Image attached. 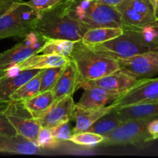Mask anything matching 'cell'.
I'll return each instance as SVG.
<instances>
[{"label": "cell", "instance_id": "obj_1", "mask_svg": "<svg viewBox=\"0 0 158 158\" xmlns=\"http://www.w3.org/2000/svg\"><path fill=\"white\" fill-rule=\"evenodd\" d=\"M86 30L69 15L64 0L59 6L42 14L32 31L47 39L77 42L82 40Z\"/></svg>", "mask_w": 158, "mask_h": 158}, {"label": "cell", "instance_id": "obj_2", "mask_svg": "<svg viewBox=\"0 0 158 158\" xmlns=\"http://www.w3.org/2000/svg\"><path fill=\"white\" fill-rule=\"evenodd\" d=\"M118 36L104 43L87 46L94 51L115 60L127 59L148 52L158 51V46L149 40L140 28H123Z\"/></svg>", "mask_w": 158, "mask_h": 158}, {"label": "cell", "instance_id": "obj_3", "mask_svg": "<svg viewBox=\"0 0 158 158\" xmlns=\"http://www.w3.org/2000/svg\"><path fill=\"white\" fill-rule=\"evenodd\" d=\"M69 15L86 29L123 28L121 16L116 6L97 0H66Z\"/></svg>", "mask_w": 158, "mask_h": 158}, {"label": "cell", "instance_id": "obj_4", "mask_svg": "<svg viewBox=\"0 0 158 158\" xmlns=\"http://www.w3.org/2000/svg\"><path fill=\"white\" fill-rule=\"evenodd\" d=\"M69 59L75 63L78 71V85L83 82L97 80L120 69L117 60L94 51L81 40L75 42Z\"/></svg>", "mask_w": 158, "mask_h": 158}, {"label": "cell", "instance_id": "obj_5", "mask_svg": "<svg viewBox=\"0 0 158 158\" xmlns=\"http://www.w3.org/2000/svg\"><path fill=\"white\" fill-rule=\"evenodd\" d=\"M152 119H138L123 122L114 131L103 135V140L100 144L103 146L138 144L153 140L152 135L148 131V125Z\"/></svg>", "mask_w": 158, "mask_h": 158}, {"label": "cell", "instance_id": "obj_6", "mask_svg": "<svg viewBox=\"0 0 158 158\" xmlns=\"http://www.w3.org/2000/svg\"><path fill=\"white\" fill-rule=\"evenodd\" d=\"M116 7L121 16L123 28H141L157 19L149 0H123Z\"/></svg>", "mask_w": 158, "mask_h": 158}, {"label": "cell", "instance_id": "obj_7", "mask_svg": "<svg viewBox=\"0 0 158 158\" xmlns=\"http://www.w3.org/2000/svg\"><path fill=\"white\" fill-rule=\"evenodd\" d=\"M46 41V37L34 31L29 32L23 41L0 53V72L38 53Z\"/></svg>", "mask_w": 158, "mask_h": 158}, {"label": "cell", "instance_id": "obj_8", "mask_svg": "<svg viewBox=\"0 0 158 158\" xmlns=\"http://www.w3.org/2000/svg\"><path fill=\"white\" fill-rule=\"evenodd\" d=\"M4 113L17 134L36 143L41 127L25 107L23 102L9 101Z\"/></svg>", "mask_w": 158, "mask_h": 158}, {"label": "cell", "instance_id": "obj_9", "mask_svg": "<svg viewBox=\"0 0 158 158\" xmlns=\"http://www.w3.org/2000/svg\"><path fill=\"white\" fill-rule=\"evenodd\" d=\"M158 102V77L142 79L111 103L114 108Z\"/></svg>", "mask_w": 158, "mask_h": 158}, {"label": "cell", "instance_id": "obj_10", "mask_svg": "<svg viewBox=\"0 0 158 158\" xmlns=\"http://www.w3.org/2000/svg\"><path fill=\"white\" fill-rule=\"evenodd\" d=\"M117 60L122 70L137 80L152 78L158 74V51L148 52Z\"/></svg>", "mask_w": 158, "mask_h": 158}, {"label": "cell", "instance_id": "obj_11", "mask_svg": "<svg viewBox=\"0 0 158 158\" xmlns=\"http://www.w3.org/2000/svg\"><path fill=\"white\" fill-rule=\"evenodd\" d=\"M20 0H0V39L24 38L29 31L20 21L15 6Z\"/></svg>", "mask_w": 158, "mask_h": 158}, {"label": "cell", "instance_id": "obj_12", "mask_svg": "<svg viewBox=\"0 0 158 158\" xmlns=\"http://www.w3.org/2000/svg\"><path fill=\"white\" fill-rule=\"evenodd\" d=\"M135 77L122 70L121 69L100 79L80 83L77 89L98 87L109 91L127 92L140 82Z\"/></svg>", "mask_w": 158, "mask_h": 158}, {"label": "cell", "instance_id": "obj_13", "mask_svg": "<svg viewBox=\"0 0 158 158\" xmlns=\"http://www.w3.org/2000/svg\"><path fill=\"white\" fill-rule=\"evenodd\" d=\"M75 105L73 96H67L50 106L49 110L39 119H36L41 127L51 129L64 122H69L72 119V113Z\"/></svg>", "mask_w": 158, "mask_h": 158}, {"label": "cell", "instance_id": "obj_14", "mask_svg": "<svg viewBox=\"0 0 158 158\" xmlns=\"http://www.w3.org/2000/svg\"><path fill=\"white\" fill-rule=\"evenodd\" d=\"M78 83L79 75L77 66L75 63L69 59L52 89L55 102L67 96L73 95L77 89Z\"/></svg>", "mask_w": 158, "mask_h": 158}, {"label": "cell", "instance_id": "obj_15", "mask_svg": "<svg viewBox=\"0 0 158 158\" xmlns=\"http://www.w3.org/2000/svg\"><path fill=\"white\" fill-rule=\"evenodd\" d=\"M112 109H114V106L111 104L99 108H86L75 104L73 109L72 119L75 120L76 126L71 131V134L73 135L86 131L94 122Z\"/></svg>", "mask_w": 158, "mask_h": 158}, {"label": "cell", "instance_id": "obj_16", "mask_svg": "<svg viewBox=\"0 0 158 158\" xmlns=\"http://www.w3.org/2000/svg\"><path fill=\"white\" fill-rule=\"evenodd\" d=\"M77 104L86 108H99L107 106L120 98L126 92L109 91L98 87L85 88Z\"/></svg>", "mask_w": 158, "mask_h": 158}, {"label": "cell", "instance_id": "obj_17", "mask_svg": "<svg viewBox=\"0 0 158 158\" xmlns=\"http://www.w3.org/2000/svg\"><path fill=\"white\" fill-rule=\"evenodd\" d=\"M40 148L34 142L17 134L12 137L0 136V153L13 154H36Z\"/></svg>", "mask_w": 158, "mask_h": 158}, {"label": "cell", "instance_id": "obj_18", "mask_svg": "<svg viewBox=\"0 0 158 158\" xmlns=\"http://www.w3.org/2000/svg\"><path fill=\"white\" fill-rule=\"evenodd\" d=\"M122 122L138 119L158 117V102L114 108Z\"/></svg>", "mask_w": 158, "mask_h": 158}, {"label": "cell", "instance_id": "obj_19", "mask_svg": "<svg viewBox=\"0 0 158 158\" xmlns=\"http://www.w3.org/2000/svg\"><path fill=\"white\" fill-rule=\"evenodd\" d=\"M69 60V58L58 55L40 54L31 56L26 60L17 63L20 71L26 69H43L49 67L64 66Z\"/></svg>", "mask_w": 158, "mask_h": 158}, {"label": "cell", "instance_id": "obj_20", "mask_svg": "<svg viewBox=\"0 0 158 158\" xmlns=\"http://www.w3.org/2000/svg\"><path fill=\"white\" fill-rule=\"evenodd\" d=\"M41 69L23 70L12 77H2L0 80V103H9L10 96L26 82L35 77Z\"/></svg>", "mask_w": 158, "mask_h": 158}, {"label": "cell", "instance_id": "obj_21", "mask_svg": "<svg viewBox=\"0 0 158 158\" xmlns=\"http://www.w3.org/2000/svg\"><path fill=\"white\" fill-rule=\"evenodd\" d=\"M54 102L53 93L52 90H48L40 93L35 97L23 102V104L33 118L39 119L50 108Z\"/></svg>", "mask_w": 158, "mask_h": 158}, {"label": "cell", "instance_id": "obj_22", "mask_svg": "<svg viewBox=\"0 0 158 158\" xmlns=\"http://www.w3.org/2000/svg\"><path fill=\"white\" fill-rule=\"evenodd\" d=\"M121 27H99L89 29L85 32L81 41L86 46L98 44L110 40L123 32Z\"/></svg>", "mask_w": 158, "mask_h": 158}, {"label": "cell", "instance_id": "obj_23", "mask_svg": "<svg viewBox=\"0 0 158 158\" xmlns=\"http://www.w3.org/2000/svg\"><path fill=\"white\" fill-rule=\"evenodd\" d=\"M43 69H41L35 77L28 80L23 86L17 89L10 96V101L25 102L40 94V81Z\"/></svg>", "mask_w": 158, "mask_h": 158}, {"label": "cell", "instance_id": "obj_24", "mask_svg": "<svg viewBox=\"0 0 158 158\" xmlns=\"http://www.w3.org/2000/svg\"><path fill=\"white\" fill-rule=\"evenodd\" d=\"M123 122L120 120V118L117 115L114 110L112 109L109 113L102 116L97 121L94 122L85 131L93 132L103 136L114 131Z\"/></svg>", "mask_w": 158, "mask_h": 158}, {"label": "cell", "instance_id": "obj_25", "mask_svg": "<svg viewBox=\"0 0 158 158\" xmlns=\"http://www.w3.org/2000/svg\"><path fill=\"white\" fill-rule=\"evenodd\" d=\"M75 42L66 40L47 39L38 53L47 55H58L69 58Z\"/></svg>", "mask_w": 158, "mask_h": 158}, {"label": "cell", "instance_id": "obj_26", "mask_svg": "<svg viewBox=\"0 0 158 158\" xmlns=\"http://www.w3.org/2000/svg\"><path fill=\"white\" fill-rule=\"evenodd\" d=\"M64 66H55L44 69L42 73L41 81H40V93L45 91L52 90L55 86L57 80L60 77V74L63 72Z\"/></svg>", "mask_w": 158, "mask_h": 158}, {"label": "cell", "instance_id": "obj_27", "mask_svg": "<svg viewBox=\"0 0 158 158\" xmlns=\"http://www.w3.org/2000/svg\"><path fill=\"white\" fill-rule=\"evenodd\" d=\"M103 140V136L88 131H83L73 134L69 138V141L80 146L94 147L99 145Z\"/></svg>", "mask_w": 158, "mask_h": 158}, {"label": "cell", "instance_id": "obj_28", "mask_svg": "<svg viewBox=\"0 0 158 158\" xmlns=\"http://www.w3.org/2000/svg\"><path fill=\"white\" fill-rule=\"evenodd\" d=\"M61 142L54 138L50 129L41 127L36 140V144L39 148L43 149H54L58 148Z\"/></svg>", "mask_w": 158, "mask_h": 158}, {"label": "cell", "instance_id": "obj_29", "mask_svg": "<svg viewBox=\"0 0 158 158\" xmlns=\"http://www.w3.org/2000/svg\"><path fill=\"white\" fill-rule=\"evenodd\" d=\"M63 1L64 0H29L26 3L32 7L40 17L42 14L59 6Z\"/></svg>", "mask_w": 158, "mask_h": 158}, {"label": "cell", "instance_id": "obj_30", "mask_svg": "<svg viewBox=\"0 0 158 158\" xmlns=\"http://www.w3.org/2000/svg\"><path fill=\"white\" fill-rule=\"evenodd\" d=\"M7 105L8 103H0V136L12 137L18 134L4 113Z\"/></svg>", "mask_w": 158, "mask_h": 158}, {"label": "cell", "instance_id": "obj_31", "mask_svg": "<svg viewBox=\"0 0 158 158\" xmlns=\"http://www.w3.org/2000/svg\"><path fill=\"white\" fill-rule=\"evenodd\" d=\"M52 137L60 142L69 140L72 136L70 128H69V122H64L60 124L56 125L50 129Z\"/></svg>", "mask_w": 158, "mask_h": 158}, {"label": "cell", "instance_id": "obj_32", "mask_svg": "<svg viewBox=\"0 0 158 158\" xmlns=\"http://www.w3.org/2000/svg\"><path fill=\"white\" fill-rule=\"evenodd\" d=\"M140 29L151 41L158 46V19L151 24L147 25Z\"/></svg>", "mask_w": 158, "mask_h": 158}, {"label": "cell", "instance_id": "obj_33", "mask_svg": "<svg viewBox=\"0 0 158 158\" xmlns=\"http://www.w3.org/2000/svg\"><path fill=\"white\" fill-rule=\"evenodd\" d=\"M148 131L153 137L158 134V117L153 118L148 125Z\"/></svg>", "mask_w": 158, "mask_h": 158}, {"label": "cell", "instance_id": "obj_34", "mask_svg": "<svg viewBox=\"0 0 158 158\" xmlns=\"http://www.w3.org/2000/svg\"><path fill=\"white\" fill-rule=\"evenodd\" d=\"M97 1H99L101 3H103V4L108 5V6H117V5H119L120 2H122L123 0H97Z\"/></svg>", "mask_w": 158, "mask_h": 158}, {"label": "cell", "instance_id": "obj_35", "mask_svg": "<svg viewBox=\"0 0 158 158\" xmlns=\"http://www.w3.org/2000/svg\"><path fill=\"white\" fill-rule=\"evenodd\" d=\"M149 2L152 5L156 19H158V0H149Z\"/></svg>", "mask_w": 158, "mask_h": 158}, {"label": "cell", "instance_id": "obj_36", "mask_svg": "<svg viewBox=\"0 0 158 158\" xmlns=\"http://www.w3.org/2000/svg\"><path fill=\"white\" fill-rule=\"evenodd\" d=\"M157 139H158V134H156V135H154V137H153V140H157Z\"/></svg>", "mask_w": 158, "mask_h": 158}]
</instances>
